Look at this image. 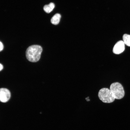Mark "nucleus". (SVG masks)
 Masks as SVG:
<instances>
[{
  "label": "nucleus",
  "mask_w": 130,
  "mask_h": 130,
  "mask_svg": "<svg viewBox=\"0 0 130 130\" xmlns=\"http://www.w3.org/2000/svg\"><path fill=\"white\" fill-rule=\"evenodd\" d=\"M4 46L3 44L1 41L0 42V51H2L3 48Z\"/></svg>",
  "instance_id": "nucleus-9"
},
{
  "label": "nucleus",
  "mask_w": 130,
  "mask_h": 130,
  "mask_svg": "<svg viewBox=\"0 0 130 130\" xmlns=\"http://www.w3.org/2000/svg\"><path fill=\"white\" fill-rule=\"evenodd\" d=\"M61 18V15L59 13L55 14L52 18L51 21V23L54 25L58 24L60 21Z\"/></svg>",
  "instance_id": "nucleus-6"
},
{
  "label": "nucleus",
  "mask_w": 130,
  "mask_h": 130,
  "mask_svg": "<svg viewBox=\"0 0 130 130\" xmlns=\"http://www.w3.org/2000/svg\"><path fill=\"white\" fill-rule=\"evenodd\" d=\"M98 96L100 99L105 103H112L115 99L110 90L106 88L100 89L98 92Z\"/></svg>",
  "instance_id": "nucleus-3"
},
{
  "label": "nucleus",
  "mask_w": 130,
  "mask_h": 130,
  "mask_svg": "<svg viewBox=\"0 0 130 130\" xmlns=\"http://www.w3.org/2000/svg\"><path fill=\"white\" fill-rule=\"evenodd\" d=\"M55 6V5L53 3H50L48 5H45L43 7V9L45 12L49 13L52 11Z\"/></svg>",
  "instance_id": "nucleus-7"
},
{
  "label": "nucleus",
  "mask_w": 130,
  "mask_h": 130,
  "mask_svg": "<svg viewBox=\"0 0 130 130\" xmlns=\"http://www.w3.org/2000/svg\"><path fill=\"white\" fill-rule=\"evenodd\" d=\"M3 68V66L1 64H0V71H1Z\"/></svg>",
  "instance_id": "nucleus-10"
},
{
  "label": "nucleus",
  "mask_w": 130,
  "mask_h": 130,
  "mask_svg": "<svg viewBox=\"0 0 130 130\" xmlns=\"http://www.w3.org/2000/svg\"><path fill=\"white\" fill-rule=\"evenodd\" d=\"M11 97V93L8 89L2 88L0 89V100L1 102L6 103L9 99Z\"/></svg>",
  "instance_id": "nucleus-4"
},
{
  "label": "nucleus",
  "mask_w": 130,
  "mask_h": 130,
  "mask_svg": "<svg viewBox=\"0 0 130 130\" xmlns=\"http://www.w3.org/2000/svg\"><path fill=\"white\" fill-rule=\"evenodd\" d=\"M42 51V47L38 45H34L29 46L26 52L27 59L32 62H36L39 59Z\"/></svg>",
  "instance_id": "nucleus-1"
},
{
  "label": "nucleus",
  "mask_w": 130,
  "mask_h": 130,
  "mask_svg": "<svg viewBox=\"0 0 130 130\" xmlns=\"http://www.w3.org/2000/svg\"><path fill=\"white\" fill-rule=\"evenodd\" d=\"M123 38L125 44L130 46V35L124 34L123 36Z\"/></svg>",
  "instance_id": "nucleus-8"
},
{
  "label": "nucleus",
  "mask_w": 130,
  "mask_h": 130,
  "mask_svg": "<svg viewBox=\"0 0 130 130\" xmlns=\"http://www.w3.org/2000/svg\"><path fill=\"white\" fill-rule=\"evenodd\" d=\"M110 90L115 99H121L124 96V92L123 87L118 82L112 84L110 86Z\"/></svg>",
  "instance_id": "nucleus-2"
},
{
  "label": "nucleus",
  "mask_w": 130,
  "mask_h": 130,
  "mask_svg": "<svg viewBox=\"0 0 130 130\" xmlns=\"http://www.w3.org/2000/svg\"><path fill=\"white\" fill-rule=\"evenodd\" d=\"M125 49V44L123 41L120 40L115 45L113 49V52L116 54H119L122 53Z\"/></svg>",
  "instance_id": "nucleus-5"
}]
</instances>
